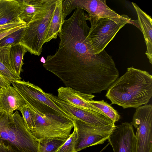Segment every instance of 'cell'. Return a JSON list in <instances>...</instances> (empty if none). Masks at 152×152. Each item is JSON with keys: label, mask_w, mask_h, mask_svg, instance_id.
Segmentation results:
<instances>
[{"label": "cell", "mask_w": 152, "mask_h": 152, "mask_svg": "<svg viewBox=\"0 0 152 152\" xmlns=\"http://www.w3.org/2000/svg\"><path fill=\"white\" fill-rule=\"evenodd\" d=\"M88 19L84 10L76 9L64 20L58 34V48L54 54L47 56L43 64L66 87L87 94L96 82L99 70L98 56L91 52L87 38Z\"/></svg>", "instance_id": "cell-1"}, {"label": "cell", "mask_w": 152, "mask_h": 152, "mask_svg": "<svg viewBox=\"0 0 152 152\" xmlns=\"http://www.w3.org/2000/svg\"><path fill=\"white\" fill-rule=\"evenodd\" d=\"M105 97L111 104L124 109L147 104L152 97V75L133 66L128 68L108 88Z\"/></svg>", "instance_id": "cell-2"}, {"label": "cell", "mask_w": 152, "mask_h": 152, "mask_svg": "<svg viewBox=\"0 0 152 152\" xmlns=\"http://www.w3.org/2000/svg\"><path fill=\"white\" fill-rule=\"evenodd\" d=\"M38 142L18 111L8 113L0 107V144L12 152H37Z\"/></svg>", "instance_id": "cell-3"}, {"label": "cell", "mask_w": 152, "mask_h": 152, "mask_svg": "<svg viewBox=\"0 0 152 152\" xmlns=\"http://www.w3.org/2000/svg\"><path fill=\"white\" fill-rule=\"evenodd\" d=\"M88 17L91 27L87 38L91 52L94 55L104 50L117 32L126 24H132L136 26L137 24L136 20H131L126 15L117 20Z\"/></svg>", "instance_id": "cell-4"}, {"label": "cell", "mask_w": 152, "mask_h": 152, "mask_svg": "<svg viewBox=\"0 0 152 152\" xmlns=\"http://www.w3.org/2000/svg\"><path fill=\"white\" fill-rule=\"evenodd\" d=\"M27 106L35 121V127L30 132L38 141L49 138L66 139L70 136L74 127L72 119L54 114H43Z\"/></svg>", "instance_id": "cell-5"}, {"label": "cell", "mask_w": 152, "mask_h": 152, "mask_svg": "<svg viewBox=\"0 0 152 152\" xmlns=\"http://www.w3.org/2000/svg\"><path fill=\"white\" fill-rule=\"evenodd\" d=\"M57 0L38 12L26 24L20 44L27 52L39 56L45 43V37Z\"/></svg>", "instance_id": "cell-6"}, {"label": "cell", "mask_w": 152, "mask_h": 152, "mask_svg": "<svg viewBox=\"0 0 152 152\" xmlns=\"http://www.w3.org/2000/svg\"><path fill=\"white\" fill-rule=\"evenodd\" d=\"M11 83L23 97L25 104L37 111L43 114H54L72 119L38 86L24 80L12 81Z\"/></svg>", "instance_id": "cell-7"}, {"label": "cell", "mask_w": 152, "mask_h": 152, "mask_svg": "<svg viewBox=\"0 0 152 152\" xmlns=\"http://www.w3.org/2000/svg\"><path fill=\"white\" fill-rule=\"evenodd\" d=\"M72 120L77 133L76 152L91 146L103 144L108 139L115 126L114 123L96 126L77 119Z\"/></svg>", "instance_id": "cell-8"}, {"label": "cell", "mask_w": 152, "mask_h": 152, "mask_svg": "<svg viewBox=\"0 0 152 152\" xmlns=\"http://www.w3.org/2000/svg\"><path fill=\"white\" fill-rule=\"evenodd\" d=\"M131 124L136 129V152H152V105L136 108Z\"/></svg>", "instance_id": "cell-9"}, {"label": "cell", "mask_w": 152, "mask_h": 152, "mask_svg": "<svg viewBox=\"0 0 152 152\" xmlns=\"http://www.w3.org/2000/svg\"><path fill=\"white\" fill-rule=\"evenodd\" d=\"M105 0H62V12L64 19L74 10L80 9L87 11L89 16L106 18L114 20L124 18L109 7Z\"/></svg>", "instance_id": "cell-10"}, {"label": "cell", "mask_w": 152, "mask_h": 152, "mask_svg": "<svg viewBox=\"0 0 152 152\" xmlns=\"http://www.w3.org/2000/svg\"><path fill=\"white\" fill-rule=\"evenodd\" d=\"M46 94L56 105L69 115L72 119H77L96 126L115 123L108 117L100 113L74 106L52 94L46 93Z\"/></svg>", "instance_id": "cell-11"}, {"label": "cell", "mask_w": 152, "mask_h": 152, "mask_svg": "<svg viewBox=\"0 0 152 152\" xmlns=\"http://www.w3.org/2000/svg\"><path fill=\"white\" fill-rule=\"evenodd\" d=\"M107 140L113 152H136V139L131 123L115 126Z\"/></svg>", "instance_id": "cell-12"}, {"label": "cell", "mask_w": 152, "mask_h": 152, "mask_svg": "<svg viewBox=\"0 0 152 152\" xmlns=\"http://www.w3.org/2000/svg\"><path fill=\"white\" fill-rule=\"evenodd\" d=\"M57 92V96L61 100L76 107L94 111L107 117L101 111L88 102L95 97L94 95L82 93L66 86L59 87Z\"/></svg>", "instance_id": "cell-13"}, {"label": "cell", "mask_w": 152, "mask_h": 152, "mask_svg": "<svg viewBox=\"0 0 152 152\" xmlns=\"http://www.w3.org/2000/svg\"><path fill=\"white\" fill-rule=\"evenodd\" d=\"M138 16V28L142 32L146 43L145 52L150 63L152 64V19L151 17L142 10L135 3L132 2Z\"/></svg>", "instance_id": "cell-14"}, {"label": "cell", "mask_w": 152, "mask_h": 152, "mask_svg": "<svg viewBox=\"0 0 152 152\" xmlns=\"http://www.w3.org/2000/svg\"><path fill=\"white\" fill-rule=\"evenodd\" d=\"M26 104L20 94L13 86L1 89L0 91V107L8 113L16 110L20 111Z\"/></svg>", "instance_id": "cell-15"}, {"label": "cell", "mask_w": 152, "mask_h": 152, "mask_svg": "<svg viewBox=\"0 0 152 152\" xmlns=\"http://www.w3.org/2000/svg\"><path fill=\"white\" fill-rule=\"evenodd\" d=\"M18 1L20 4L18 17L27 24L31 21L36 14L48 6L53 0Z\"/></svg>", "instance_id": "cell-16"}, {"label": "cell", "mask_w": 152, "mask_h": 152, "mask_svg": "<svg viewBox=\"0 0 152 152\" xmlns=\"http://www.w3.org/2000/svg\"><path fill=\"white\" fill-rule=\"evenodd\" d=\"M62 0H57L47 29L44 43L56 39L64 22L62 8Z\"/></svg>", "instance_id": "cell-17"}, {"label": "cell", "mask_w": 152, "mask_h": 152, "mask_svg": "<svg viewBox=\"0 0 152 152\" xmlns=\"http://www.w3.org/2000/svg\"><path fill=\"white\" fill-rule=\"evenodd\" d=\"M10 47H0V73L11 83L20 80L21 78L13 70L10 57Z\"/></svg>", "instance_id": "cell-18"}, {"label": "cell", "mask_w": 152, "mask_h": 152, "mask_svg": "<svg viewBox=\"0 0 152 152\" xmlns=\"http://www.w3.org/2000/svg\"><path fill=\"white\" fill-rule=\"evenodd\" d=\"M27 51L20 43L10 47V54L14 72L20 76L23 64V57Z\"/></svg>", "instance_id": "cell-19"}, {"label": "cell", "mask_w": 152, "mask_h": 152, "mask_svg": "<svg viewBox=\"0 0 152 152\" xmlns=\"http://www.w3.org/2000/svg\"><path fill=\"white\" fill-rule=\"evenodd\" d=\"M67 139L49 138L39 140L37 152H57Z\"/></svg>", "instance_id": "cell-20"}, {"label": "cell", "mask_w": 152, "mask_h": 152, "mask_svg": "<svg viewBox=\"0 0 152 152\" xmlns=\"http://www.w3.org/2000/svg\"><path fill=\"white\" fill-rule=\"evenodd\" d=\"M88 102L101 111L114 123L120 120L121 116L117 111L103 100L95 101L92 99Z\"/></svg>", "instance_id": "cell-21"}, {"label": "cell", "mask_w": 152, "mask_h": 152, "mask_svg": "<svg viewBox=\"0 0 152 152\" xmlns=\"http://www.w3.org/2000/svg\"><path fill=\"white\" fill-rule=\"evenodd\" d=\"M26 27L20 29L1 39L0 40V47L11 46L20 43Z\"/></svg>", "instance_id": "cell-22"}, {"label": "cell", "mask_w": 152, "mask_h": 152, "mask_svg": "<svg viewBox=\"0 0 152 152\" xmlns=\"http://www.w3.org/2000/svg\"><path fill=\"white\" fill-rule=\"evenodd\" d=\"M20 111L22 115V118L25 126L30 132L35 127V121L33 115L27 105L25 104Z\"/></svg>", "instance_id": "cell-23"}, {"label": "cell", "mask_w": 152, "mask_h": 152, "mask_svg": "<svg viewBox=\"0 0 152 152\" xmlns=\"http://www.w3.org/2000/svg\"><path fill=\"white\" fill-rule=\"evenodd\" d=\"M74 128L73 132L57 152H76L75 145L77 133L75 127L74 126Z\"/></svg>", "instance_id": "cell-24"}, {"label": "cell", "mask_w": 152, "mask_h": 152, "mask_svg": "<svg viewBox=\"0 0 152 152\" xmlns=\"http://www.w3.org/2000/svg\"><path fill=\"white\" fill-rule=\"evenodd\" d=\"M26 26V24L20 25L15 27L0 30V40L6 36L19 29Z\"/></svg>", "instance_id": "cell-25"}, {"label": "cell", "mask_w": 152, "mask_h": 152, "mask_svg": "<svg viewBox=\"0 0 152 152\" xmlns=\"http://www.w3.org/2000/svg\"><path fill=\"white\" fill-rule=\"evenodd\" d=\"M15 0H0V14L7 9Z\"/></svg>", "instance_id": "cell-26"}, {"label": "cell", "mask_w": 152, "mask_h": 152, "mask_svg": "<svg viewBox=\"0 0 152 152\" xmlns=\"http://www.w3.org/2000/svg\"><path fill=\"white\" fill-rule=\"evenodd\" d=\"M26 24L22 20L7 24L4 25L0 26V30L15 27L20 25Z\"/></svg>", "instance_id": "cell-27"}, {"label": "cell", "mask_w": 152, "mask_h": 152, "mask_svg": "<svg viewBox=\"0 0 152 152\" xmlns=\"http://www.w3.org/2000/svg\"><path fill=\"white\" fill-rule=\"evenodd\" d=\"M11 83L5 78L0 73V87L2 89L5 88L10 86Z\"/></svg>", "instance_id": "cell-28"}, {"label": "cell", "mask_w": 152, "mask_h": 152, "mask_svg": "<svg viewBox=\"0 0 152 152\" xmlns=\"http://www.w3.org/2000/svg\"><path fill=\"white\" fill-rule=\"evenodd\" d=\"M0 152H12L7 147L3 144H1L0 145Z\"/></svg>", "instance_id": "cell-29"}, {"label": "cell", "mask_w": 152, "mask_h": 152, "mask_svg": "<svg viewBox=\"0 0 152 152\" xmlns=\"http://www.w3.org/2000/svg\"><path fill=\"white\" fill-rule=\"evenodd\" d=\"M2 88L1 87H0V91H1V89Z\"/></svg>", "instance_id": "cell-30"}, {"label": "cell", "mask_w": 152, "mask_h": 152, "mask_svg": "<svg viewBox=\"0 0 152 152\" xmlns=\"http://www.w3.org/2000/svg\"></svg>", "instance_id": "cell-31"}]
</instances>
